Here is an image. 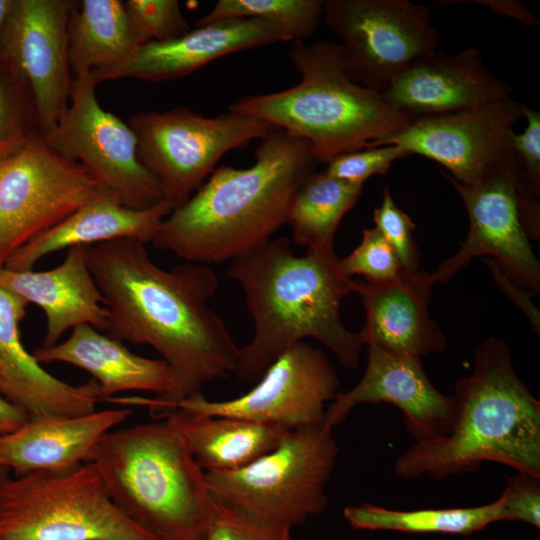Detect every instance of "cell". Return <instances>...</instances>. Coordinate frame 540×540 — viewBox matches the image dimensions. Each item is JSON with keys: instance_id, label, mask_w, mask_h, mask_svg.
I'll return each instance as SVG.
<instances>
[{"instance_id": "obj_1", "label": "cell", "mask_w": 540, "mask_h": 540, "mask_svg": "<svg viewBox=\"0 0 540 540\" xmlns=\"http://www.w3.org/2000/svg\"><path fill=\"white\" fill-rule=\"evenodd\" d=\"M90 272L108 310L103 333L121 342L146 344L171 371V385L154 398L124 397L160 419L204 384L235 372L240 348L209 305L219 281L204 264L159 267L145 243L128 238L87 246Z\"/></svg>"}, {"instance_id": "obj_2", "label": "cell", "mask_w": 540, "mask_h": 540, "mask_svg": "<svg viewBox=\"0 0 540 540\" xmlns=\"http://www.w3.org/2000/svg\"><path fill=\"white\" fill-rule=\"evenodd\" d=\"M288 237L271 238L233 259L227 275L245 295L254 324L239 350L235 374L258 381L283 354L306 338L327 347L346 368L359 365L364 342L341 320L340 304L353 292L352 279L334 251L307 249L296 256Z\"/></svg>"}, {"instance_id": "obj_3", "label": "cell", "mask_w": 540, "mask_h": 540, "mask_svg": "<svg viewBox=\"0 0 540 540\" xmlns=\"http://www.w3.org/2000/svg\"><path fill=\"white\" fill-rule=\"evenodd\" d=\"M248 168L220 165L172 210L152 240L156 249L197 264L233 260L286 224L293 195L315 171L310 144L282 130L261 139Z\"/></svg>"}, {"instance_id": "obj_4", "label": "cell", "mask_w": 540, "mask_h": 540, "mask_svg": "<svg viewBox=\"0 0 540 540\" xmlns=\"http://www.w3.org/2000/svg\"><path fill=\"white\" fill-rule=\"evenodd\" d=\"M454 420L442 437L416 442L394 463L403 479L435 480L496 462L540 476V402L514 369L507 344L490 337L455 384Z\"/></svg>"}, {"instance_id": "obj_5", "label": "cell", "mask_w": 540, "mask_h": 540, "mask_svg": "<svg viewBox=\"0 0 540 540\" xmlns=\"http://www.w3.org/2000/svg\"><path fill=\"white\" fill-rule=\"evenodd\" d=\"M301 81L286 90L243 97L229 111L259 119L306 140L317 163L365 149L415 119L350 77L338 43L292 41L288 51Z\"/></svg>"}, {"instance_id": "obj_6", "label": "cell", "mask_w": 540, "mask_h": 540, "mask_svg": "<svg viewBox=\"0 0 540 540\" xmlns=\"http://www.w3.org/2000/svg\"><path fill=\"white\" fill-rule=\"evenodd\" d=\"M112 429L88 461L134 522L161 540L202 536L215 511L206 473L164 419Z\"/></svg>"}, {"instance_id": "obj_7", "label": "cell", "mask_w": 540, "mask_h": 540, "mask_svg": "<svg viewBox=\"0 0 540 540\" xmlns=\"http://www.w3.org/2000/svg\"><path fill=\"white\" fill-rule=\"evenodd\" d=\"M0 540H161L125 515L93 462L10 475L0 469Z\"/></svg>"}, {"instance_id": "obj_8", "label": "cell", "mask_w": 540, "mask_h": 540, "mask_svg": "<svg viewBox=\"0 0 540 540\" xmlns=\"http://www.w3.org/2000/svg\"><path fill=\"white\" fill-rule=\"evenodd\" d=\"M332 430L324 422L289 430L247 466L205 472L213 500L261 522L304 523L328 504L325 487L339 452Z\"/></svg>"}, {"instance_id": "obj_9", "label": "cell", "mask_w": 540, "mask_h": 540, "mask_svg": "<svg viewBox=\"0 0 540 540\" xmlns=\"http://www.w3.org/2000/svg\"><path fill=\"white\" fill-rule=\"evenodd\" d=\"M140 162L158 180L172 210L185 204L227 152L280 130L229 111L205 117L186 107L137 112L128 119Z\"/></svg>"}, {"instance_id": "obj_10", "label": "cell", "mask_w": 540, "mask_h": 540, "mask_svg": "<svg viewBox=\"0 0 540 540\" xmlns=\"http://www.w3.org/2000/svg\"><path fill=\"white\" fill-rule=\"evenodd\" d=\"M109 190L38 136L0 161V268L40 233Z\"/></svg>"}, {"instance_id": "obj_11", "label": "cell", "mask_w": 540, "mask_h": 540, "mask_svg": "<svg viewBox=\"0 0 540 540\" xmlns=\"http://www.w3.org/2000/svg\"><path fill=\"white\" fill-rule=\"evenodd\" d=\"M322 21L340 41L352 80L379 93L439 47L429 7L409 0H327Z\"/></svg>"}, {"instance_id": "obj_12", "label": "cell", "mask_w": 540, "mask_h": 540, "mask_svg": "<svg viewBox=\"0 0 540 540\" xmlns=\"http://www.w3.org/2000/svg\"><path fill=\"white\" fill-rule=\"evenodd\" d=\"M95 88L89 75L74 78L67 109L43 138L57 152L83 164L125 206L152 207L164 200L162 188L140 162L128 123L100 106Z\"/></svg>"}, {"instance_id": "obj_13", "label": "cell", "mask_w": 540, "mask_h": 540, "mask_svg": "<svg viewBox=\"0 0 540 540\" xmlns=\"http://www.w3.org/2000/svg\"><path fill=\"white\" fill-rule=\"evenodd\" d=\"M339 384L337 371L325 353L302 341L277 359L247 393L214 401L198 392L175 408L289 431L324 422L325 406L337 395Z\"/></svg>"}, {"instance_id": "obj_14", "label": "cell", "mask_w": 540, "mask_h": 540, "mask_svg": "<svg viewBox=\"0 0 540 540\" xmlns=\"http://www.w3.org/2000/svg\"><path fill=\"white\" fill-rule=\"evenodd\" d=\"M443 175L460 195L468 216L469 231L461 248L433 273L436 282H447L473 258L494 257L501 272L531 295L540 292V264L520 219L516 170L511 155L472 185Z\"/></svg>"}, {"instance_id": "obj_15", "label": "cell", "mask_w": 540, "mask_h": 540, "mask_svg": "<svg viewBox=\"0 0 540 540\" xmlns=\"http://www.w3.org/2000/svg\"><path fill=\"white\" fill-rule=\"evenodd\" d=\"M526 108L507 96L459 112L421 117L366 148L402 147L438 162L456 182L472 185L509 157L512 127Z\"/></svg>"}, {"instance_id": "obj_16", "label": "cell", "mask_w": 540, "mask_h": 540, "mask_svg": "<svg viewBox=\"0 0 540 540\" xmlns=\"http://www.w3.org/2000/svg\"><path fill=\"white\" fill-rule=\"evenodd\" d=\"M76 1L15 0L2 52L28 82L42 136L54 131L73 84L67 25Z\"/></svg>"}, {"instance_id": "obj_17", "label": "cell", "mask_w": 540, "mask_h": 540, "mask_svg": "<svg viewBox=\"0 0 540 540\" xmlns=\"http://www.w3.org/2000/svg\"><path fill=\"white\" fill-rule=\"evenodd\" d=\"M364 403H390L404 416L407 432L424 442L445 435L454 420L452 396L440 393L426 375L421 358L391 354L367 345V364L360 381L338 392L325 411L330 428L344 422L350 411Z\"/></svg>"}, {"instance_id": "obj_18", "label": "cell", "mask_w": 540, "mask_h": 540, "mask_svg": "<svg viewBox=\"0 0 540 540\" xmlns=\"http://www.w3.org/2000/svg\"><path fill=\"white\" fill-rule=\"evenodd\" d=\"M512 92L485 66L481 52L469 47L454 55L435 52L414 60L380 95L417 119L475 108Z\"/></svg>"}, {"instance_id": "obj_19", "label": "cell", "mask_w": 540, "mask_h": 540, "mask_svg": "<svg viewBox=\"0 0 540 540\" xmlns=\"http://www.w3.org/2000/svg\"><path fill=\"white\" fill-rule=\"evenodd\" d=\"M283 41L292 39L276 24L257 18L220 20L197 26L172 40L147 41L94 82L119 78L154 82L177 79L221 56Z\"/></svg>"}, {"instance_id": "obj_20", "label": "cell", "mask_w": 540, "mask_h": 540, "mask_svg": "<svg viewBox=\"0 0 540 540\" xmlns=\"http://www.w3.org/2000/svg\"><path fill=\"white\" fill-rule=\"evenodd\" d=\"M435 283L433 273L419 270L403 271L397 279L384 283L352 280L353 292L365 310L359 332L364 345L418 358L444 351L447 340L428 310Z\"/></svg>"}, {"instance_id": "obj_21", "label": "cell", "mask_w": 540, "mask_h": 540, "mask_svg": "<svg viewBox=\"0 0 540 540\" xmlns=\"http://www.w3.org/2000/svg\"><path fill=\"white\" fill-rule=\"evenodd\" d=\"M28 303L0 288V366L2 396L23 409L29 419L71 417L94 412L100 401L94 379L71 385L44 370L21 341L20 322Z\"/></svg>"}, {"instance_id": "obj_22", "label": "cell", "mask_w": 540, "mask_h": 540, "mask_svg": "<svg viewBox=\"0 0 540 540\" xmlns=\"http://www.w3.org/2000/svg\"><path fill=\"white\" fill-rule=\"evenodd\" d=\"M87 246H73L61 264L46 270L0 268V288L10 291L28 304L38 305L47 320L41 347H51L73 328L87 324L104 332L109 313L90 272Z\"/></svg>"}, {"instance_id": "obj_23", "label": "cell", "mask_w": 540, "mask_h": 540, "mask_svg": "<svg viewBox=\"0 0 540 540\" xmlns=\"http://www.w3.org/2000/svg\"><path fill=\"white\" fill-rule=\"evenodd\" d=\"M133 413L126 406L31 420L0 435V469L15 474L69 469L89 460L99 440Z\"/></svg>"}, {"instance_id": "obj_24", "label": "cell", "mask_w": 540, "mask_h": 540, "mask_svg": "<svg viewBox=\"0 0 540 540\" xmlns=\"http://www.w3.org/2000/svg\"><path fill=\"white\" fill-rule=\"evenodd\" d=\"M171 211L165 200L145 209L130 208L115 192L107 191L19 248L4 267L31 270L41 258L73 246H90L121 238L145 244L152 242L161 222Z\"/></svg>"}, {"instance_id": "obj_25", "label": "cell", "mask_w": 540, "mask_h": 540, "mask_svg": "<svg viewBox=\"0 0 540 540\" xmlns=\"http://www.w3.org/2000/svg\"><path fill=\"white\" fill-rule=\"evenodd\" d=\"M31 353L39 363L64 362L87 371L98 383L100 401L127 391L163 395L171 385V371L164 360L139 356L87 324L73 328L65 341Z\"/></svg>"}, {"instance_id": "obj_26", "label": "cell", "mask_w": 540, "mask_h": 540, "mask_svg": "<svg viewBox=\"0 0 540 540\" xmlns=\"http://www.w3.org/2000/svg\"><path fill=\"white\" fill-rule=\"evenodd\" d=\"M164 419L184 439L205 472L243 468L274 449L287 430L224 416H209L175 408Z\"/></svg>"}, {"instance_id": "obj_27", "label": "cell", "mask_w": 540, "mask_h": 540, "mask_svg": "<svg viewBox=\"0 0 540 540\" xmlns=\"http://www.w3.org/2000/svg\"><path fill=\"white\" fill-rule=\"evenodd\" d=\"M67 36L73 78L89 75L93 82L147 42L120 0L75 2L69 15Z\"/></svg>"}, {"instance_id": "obj_28", "label": "cell", "mask_w": 540, "mask_h": 540, "mask_svg": "<svg viewBox=\"0 0 540 540\" xmlns=\"http://www.w3.org/2000/svg\"><path fill=\"white\" fill-rule=\"evenodd\" d=\"M362 185L337 179L326 170L312 172L293 195L286 224L291 242L307 249L334 251V238L344 215L354 207Z\"/></svg>"}, {"instance_id": "obj_29", "label": "cell", "mask_w": 540, "mask_h": 540, "mask_svg": "<svg viewBox=\"0 0 540 540\" xmlns=\"http://www.w3.org/2000/svg\"><path fill=\"white\" fill-rule=\"evenodd\" d=\"M346 521L359 530L469 535L491 523L504 521L502 499L474 507L394 510L362 503L343 509Z\"/></svg>"}, {"instance_id": "obj_30", "label": "cell", "mask_w": 540, "mask_h": 540, "mask_svg": "<svg viewBox=\"0 0 540 540\" xmlns=\"http://www.w3.org/2000/svg\"><path fill=\"white\" fill-rule=\"evenodd\" d=\"M257 18L281 27L292 41L312 37L323 20L321 0H219L197 26L212 22Z\"/></svg>"}, {"instance_id": "obj_31", "label": "cell", "mask_w": 540, "mask_h": 540, "mask_svg": "<svg viewBox=\"0 0 540 540\" xmlns=\"http://www.w3.org/2000/svg\"><path fill=\"white\" fill-rule=\"evenodd\" d=\"M31 88L10 59L0 52V161L41 136Z\"/></svg>"}, {"instance_id": "obj_32", "label": "cell", "mask_w": 540, "mask_h": 540, "mask_svg": "<svg viewBox=\"0 0 540 540\" xmlns=\"http://www.w3.org/2000/svg\"><path fill=\"white\" fill-rule=\"evenodd\" d=\"M527 125L510 134V155L516 170L520 219L529 239L540 237V114L526 108Z\"/></svg>"}, {"instance_id": "obj_33", "label": "cell", "mask_w": 540, "mask_h": 540, "mask_svg": "<svg viewBox=\"0 0 540 540\" xmlns=\"http://www.w3.org/2000/svg\"><path fill=\"white\" fill-rule=\"evenodd\" d=\"M339 265L347 277L360 275L369 283L397 279L404 271L391 245L374 227L363 230L360 244Z\"/></svg>"}, {"instance_id": "obj_34", "label": "cell", "mask_w": 540, "mask_h": 540, "mask_svg": "<svg viewBox=\"0 0 540 540\" xmlns=\"http://www.w3.org/2000/svg\"><path fill=\"white\" fill-rule=\"evenodd\" d=\"M125 7L147 41H168L191 30L177 0H128Z\"/></svg>"}, {"instance_id": "obj_35", "label": "cell", "mask_w": 540, "mask_h": 540, "mask_svg": "<svg viewBox=\"0 0 540 540\" xmlns=\"http://www.w3.org/2000/svg\"><path fill=\"white\" fill-rule=\"evenodd\" d=\"M373 220L375 227L394 249L403 270L417 271L420 253L413 237L416 226L410 216L396 205L388 185L383 188L380 207L373 211Z\"/></svg>"}, {"instance_id": "obj_36", "label": "cell", "mask_w": 540, "mask_h": 540, "mask_svg": "<svg viewBox=\"0 0 540 540\" xmlns=\"http://www.w3.org/2000/svg\"><path fill=\"white\" fill-rule=\"evenodd\" d=\"M410 155L396 145L370 147L335 157L325 170L337 179L363 186L371 176L385 174L394 161Z\"/></svg>"}, {"instance_id": "obj_37", "label": "cell", "mask_w": 540, "mask_h": 540, "mask_svg": "<svg viewBox=\"0 0 540 540\" xmlns=\"http://www.w3.org/2000/svg\"><path fill=\"white\" fill-rule=\"evenodd\" d=\"M203 540H291V528L261 522L216 504Z\"/></svg>"}, {"instance_id": "obj_38", "label": "cell", "mask_w": 540, "mask_h": 540, "mask_svg": "<svg viewBox=\"0 0 540 540\" xmlns=\"http://www.w3.org/2000/svg\"><path fill=\"white\" fill-rule=\"evenodd\" d=\"M500 497L504 521H522L540 527V476L517 472L507 477Z\"/></svg>"}, {"instance_id": "obj_39", "label": "cell", "mask_w": 540, "mask_h": 540, "mask_svg": "<svg viewBox=\"0 0 540 540\" xmlns=\"http://www.w3.org/2000/svg\"><path fill=\"white\" fill-rule=\"evenodd\" d=\"M484 262L490 268L495 281L498 283L501 290L510 297L528 316L529 321L537 334H539L540 317L539 311L531 301V294L523 288L512 283L499 269L498 265L492 258L484 259Z\"/></svg>"}, {"instance_id": "obj_40", "label": "cell", "mask_w": 540, "mask_h": 540, "mask_svg": "<svg viewBox=\"0 0 540 540\" xmlns=\"http://www.w3.org/2000/svg\"><path fill=\"white\" fill-rule=\"evenodd\" d=\"M490 8L494 13L518 20L526 26H536L539 20L523 4L508 0H477L474 1Z\"/></svg>"}, {"instance_id": "obj_41", "label": "cell", "mask_w": 540, "mask_h": 540, "mask_svg": "<svg viewBox=\"0 0 540 540\" xmlns=\"http://www.w3.org/2000/svg\"><path fill=\"white\" fill-rule=\"evenodd\" d=\"M28 420L23 409L0 395V435L14 431Z\"/></svg>"}, {"instance_id": "obj_42", "label": "cell", "mask_w": 540, "mask_h": 540, "mask_svg": "<svg viewBox=\"0 0 540 540\" xmlns=\"http://www.w3.org/2000/svg\"><path fill=\"white\" fill-rule=\"evenodd\" d=\"M14 5L15 0H0V52L3 48L5 35Z\"/></svg>"}, {"instance_id": "obj_43", "label": "cell", "mask_w": 540, "mask_h": 540, "mask_svg": "<svg viewBox=\"0 0 540 540\" xmlns=\"http://www.w3.org/2000/svg\"><path fill=\"white\" fill-rule=\"evenodd\" d=\"M2 389H3V380H2V370L0 366V395L2 396Z\"/></svg>"}, {"instance_id": "obj_44", "label": "cell", "mask_w": 540, "mask_h": 540, "mask_svg": "<svg viewBox=\"0 0 540 540\" xmlns=\"http://www.w3.org/2000/svg\"><path fill=\"white\" fill-rule=\"evenodd\" d=\"M192 540H203V535H202V536H199V537H196V538H194V539H192Z\"/></svg>"}]
</instances>
